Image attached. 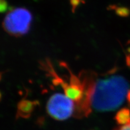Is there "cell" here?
I'll list each match as a JSON object with an SVG mask.
<instances>
[{
	"label": "cell",
	"mask_w": 130,
	"mask_h": 130,
	"mask_svg": "<svg viewBox=\"0 0 130 130\" xmlns=\"http://www.w3.org/2000/svg\"><path fill=\"white\" fill-rule=\"evenodd\" d=\"M128 89L129 84L121 76L98 79L86 89L84 108L92 107L98 111L115 110L123 103Z\"/></svg>",
	"instance_id": "obj_1"
},
{
	"label": "cell",
	"mask_w": 130,
	"mask_h": 130,
	"mask_svg": "<svg viewBox=\"0 0 130 130\" xmlns=\"http://www.w3.org/2000/svg\"><path fill=\"white\" fill-rule=\"evenodd\" d=\"M32 21L31 12L25 8L11 9L5 16L3 27L6 32L15 37L26 35L30 30Z\"/></svg>",
	"instance_id": "obj_2"
},
{
	"label": "cell",
	"mask_w": 130,
	"mask_h": 130,
	"mask_svg": "<svg viewBox=\"0 0 130 130\" xmlns=\"http://www.w3.org/2000/svg\"><path fill=\"white\" fill-rule=\"evenodd\" d=\"M46 109L49 115L54 119L64 121L74 113L75 102L64 93H56L49 98Z\"/></svg>",
	"instance_id": "obj_3"
},
{
	"label": "cell",
	"mask_w": 130,
	"mask_h": 130,
	"mask_svg": "<svg viewBox=\"0 0 130 130\" xmlns=\"http://www.w3.org/2000/svg\"><path fill=\"white\" fill-rule=\"evenodd\" d=\"M61 83L64 93L74 102H80L84 98L86 95L85 87L77 77L72 75L69 83H65L63 81Z\"/></svg>",
	"instance_id": "obj_4"
},
{
	"label": "cell",
	"mask_w": 130,
	"mask_h": 130,
	"mask_svg": "<svg viewBox=\"0 0 130 130\" xmlns=\"http://www.w3.org/2000/svg\"><path fill=\"white\" fill-rule=\"evenodd\" d=\"M35 108L34 102L29 100H23L19 102L18 107V112L19 116L21 117H25L30 116V114L33 111Z\"/></svg>",
	"instance_id": "obj_5"
},
{
	"label": "cell",
	"mask_w": 130,
	"mask_h": 130,
	"mask_svg": "<svg viewBox=\"0 0 130 130\" xmlns=\"http://www.w3.org/2000/svg\"><path fill=\"white\" fill-rule=\"evenodd\" d=\"M115 119L121 126L130 123V110L127 108H122L117 112Z\"/></svg>",
	"instance_id": "obj_6"
},
{
	"label": "cell",
	"mask_w": 130,
	"mask_h": 130,
	"mask_svg": "<svg viewBox=\"0 0 130 130\" xmlns=\"http://www.w3.org/2000/svg\"><path fill=\"white\" fill-rule=\"evenodd\" d=\"M116 10V13L118 14V15L123 16V17H126V16H128L130 13V10L128 8L124 7H117Z\"/></svg>",
	"instance_id": "obj_7"
},
{
	"label": "cell",
	"mask_w": 130,
	"mask_h": 130,
	"mask_svg": "<svg viewBox=\"0 0 130 130\" xmlns=\"http://www.w3.org/2000/svg\"><path fill=\"white\" fill-rule=\"evenodd\" d=\"M9 8V6L6 0H1L0 2V10L1 12H4Z\"/></svg>",
	"instance_id": "obj_8"
},
{
	"label": "cell",
	"mask_w": 130,
	"mask_h": 130,
	"mask_svg": "<svg viewBox=\"0 0 130 130\" xmlns=\"http://www.w3.org/2000/svg\"><path fill=\"white\" fill-rule=\"evenodd\" d=\"M116 130H130V123L125 125H122L119 127Z\"/></svg>",
	"instance_id": "obj_9"
},
{
	"label": "cell",
	"mask_w": 130,
	"mask_h": 130,
	"mask_svg": "<svg viewBox=\"0 0 130 130\" xmlns=\"http://www.w3.org/2000/svg\"><path fill=\"white\" fill-rule=\"evenodd\" d=\"M126 98H127V100L130 103V90L128 91V93H127V96H126Z\"/></svg>",
	"instance_id": "obj_10"
}]
</instances>
